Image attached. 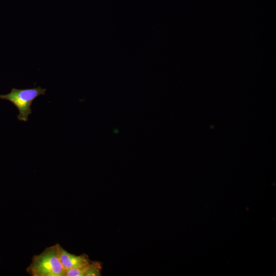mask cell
<instances>
[{
  "label": "cell",
  "instance_id": "cell-1",
  "mask_svg": "<svg viewBox=\"0 0 276 276\" xmlns=\"http://www.w3.org/2000/svg\"><path fill=\"white\" fill-rule=\"evenodd\" d=\"M65 271L59 257L58 244L34 256L32 263L27 268L31 276H65Z\"/></svg>",
  "mask_w": 276,
  "mask_h": 276
},
{
  "label": "cell",
  "instance_id": "cell-2",
  "mask_svg": "<svg viewBox=\"0 0 276 276\" xmlns=\"http://www.w3.org/2000/svg\"><path fill=\"white\" fill-rule=\"evenodd\" d=\"M45 91V88L40 86L25 89L13 88L9 93L0 95V99L11 102L18 110V120L27 122L32 113V102L38 96L44 95Z\"/></svg>",
  "mask_w": 276,
  "mask_h": 276
},
{
  "label": "cell",
  "instance_id": "cell-3",
  "mask_svg": "<svg viewBox=\"0 0 276 276\" xmlns=\"http://www.w3.org/2000/svg\"><path fill=\"white\" fill-rule=\"evenodd\" d=\"M58 255L60 262L65 270L81 267L91 261L87 255L85 254L79 256L73 255L67 252L59 244H58Z\"/></svg>",
  "mask_w": 276,
  "mask_h": 276
},
{
  "label": "cell",
  "instance_id": "cell-4",
  "mask_svg": "<svg viewBox=\"0 0 276 276\" xmlns=\"http://www.w3.org/2000/svg\"><path fill=\"white\" fill-rule=\"evenodd\" d=\"M102 264L98 261H91L88 265L85 276L101 275Z\"/></svg>",
  "mask_w": 276,
  "mask_h": 276
}]
</instances>
